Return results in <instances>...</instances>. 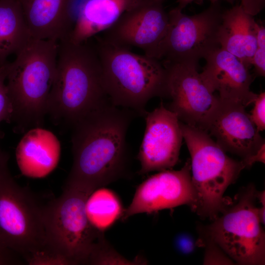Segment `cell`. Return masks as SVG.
<instances>
[{"label": "cell", "instance_id": "cell-2", "mask_svg": "<svg viewBox=\"0 0 265 265\" xmlns=\"http://www.w3.org/2000/svg\"><path fill=\"white\" fill-rule=\"evenodd\" d=\"M89 41V40H88ZM88 41L58 42L56 72L47 115L58 125L72 127L109 100L104 88L101 61Z\"/></svg>", "mask_w": 265, "mask_h": 265}, {"label": "cell", "instance_id": "cell-19", "mask_svg": "<svg viewBox=\"0 0 265 265\" xmlns=\"http://www.w3.org/2000/svg\"><path fill=\"white\" fill-rule=\"evenodd\" d=\"M257 24L240 4L223 11L218 32L220 47L235 56L248 68L251 66L257 48Z\"/></svg>", "mask_w": 265, "mask_h": 265}, {"label": "cell", "instance_id": "cell-5", "mask_svg": "<svg viewBox=\"0 0 265 265\" xmlns=\"http://www.w3.org/2000/svg\"><path fill=\"white\" fill-rule=\"evenodd\" d=\"M180 126L191 157V178L196 196L193 211L201 217L214 220L227 205L226 190L245 166L242 160L228 157L206 131L181 121Z\"/></svg>", "mask_w": 265, "mask_h": 265}, {"label": "cell", "instance_id": "cell-6", "mask_svg": "<svg viewBox=\"0 0 265 265\" xmlns=\"http://www.w3.org/2000/svg\"><path fill=\"white\" fill-rule=\"evenodd\" d=\"M93 191L65 185L61 195L43 207L47 243L71 265L87 264L92 252L105 238L87 215L86 202Z\"/></svg>", "mask_w": 265, "mask_h": 265}, {"label": "cell", "instance_id": "cell-20", "mask_svg": "<svg viewBox=\"0 0 265 265\" xmlns=\"http://www.w3.org/2000/svg\"><path fill=\"white\" fill-rule=\"evenodd\" d=\"M30 38L19 0H0V67Z\"/></svg>", "mask_w": 265, "mask_h": 265}, {"label": "cell", "instance_id": "cell-11", "mask_svg": "<svg viewBox=\"0 0 265 265\" xmlns=\"http://www.w3.org/2000/svg\"><path fill=\"white\" fill-rule=\"evenodd\" d=\"M161 0H146L124 13L101 37L112 45L130 49L136 47L155 58L168 23V13Z\"/></svg>", "mask_w": 265, "mask_h": 265}, {"label": "cell", "instance_id": "cell-10", "mask_svg": "<svg viewBox=\"0 0 265 265\" xmlns=\"http://www.w3.org/2000/svg\"><path fill=\"white\" fill-rule=\"evenodd\" d=\"M167 71L169 109L183 123L206 131L220 100L202 80L197 64L164 65Z\"/></svg>", "mask_w": 265, "mask_h": 265}, {"label": "cell", "instance_id": "cell-15", "mask_svg": "<svg viewBox=\"0 0 265 265\" xmlns=\"http://www.w3.org/2000/svg\"><path fill=\"white\" fill-rule=\"evenodd\" d=\"M245 108L220 101L206 129L222 149L241 159L255 154L265 143Z\"/></svg>", "mask_w": 265, "mask_h": 265}, {"label": "cell", "instance_id": "cell-26", "mask_svg": "<svg viewBox=\"0 0 265 265\" xmlns=\"http://www.w3.org/2000/svg\"><path fill=\"white\" fill-rule=\"evenodd\" d=\"M203 238L207 243L204 262L205 264H231L233 263L213 240L204 236H203Z\"/></svg>", "mask_w": 265, "mask_h": 265}, {"label": "cell", "instance_id": "cell-28", "mask_svg": "<svg viewBox=\"0 0 265 265\" xmlns=\"http://www.w3.org/2000/svg\"><path fill=\"white\" fill-rule=\"evenodd\" d=\"M240 5L247 14L255 16L264 9L265 0H240Z\"/></svg>", "mask_w": 265, "mask_h": 265}, {"label": "cell", "instance_id": "cell-9", "mask_svg": "<svg viewBox=\"0 0 265 265\" xmlns=\"http://www.w3.org/2000/svg\"><path fill=\"white\" fill-rule=\"evenodd\" d=\"M219 1H211L207 9L191 16L184 14L178 6L170 10L167 28L155 58L164 65L197 64L220 47L218 32L223 10Z\"/></svg>", "mask_w": 265, "mask_h": 265}, {"label": "cell", "instance_id": "cell-16", "mask_svg": "<svg viewBox=\"0 0 265 265\" xmlns=\"http://www.w3.org/2000/svg\"><path fill=\"white\" fill-rule=\"evenodd\" d=\"M80 0H19L30 37L59 42L68 38Z\"/></svg>", "mask_w": 265, "mask_h": 265}, {"label": "cell", "instance_id": "cell-7", "mask_svg": "<svg viewBox=\"0 0 265 265\" xmlns=\"http://www.w3.org/2000/svg\"><path fill=\"white\" fill-rule=\"evenodd\" d=\"M8 159L0 146V244L24 261L47 244L44 207L15 181Z\"/></svg>", "mask_w": 265, "mask_h": 265}, {"label": "cell", "instance_id": "cell-31", "mask_svg": "<svg viewBox=\"0 0 265 265\" xmlns=\"http://www.w3.org/2000/svg\"><path fill=\"white\" fill-rule=\"evenodd\" d=\"M265 144H263L259 150L252 156L244 159H241L245 168L250 167L255 162H261L265 163Z\"/></svg>", "mask_w": 265, "mask_h": 265}, {"label": "cell", "instance_id": "cell-13", "mask_svg": "<svg viewBox=\"0 0 265 265\" xmlns=\"http://www.w3.org/2000/svg\"><path fill=\"white\" fill-rule=\"evenodd\" d=\"M146 127L137 155L140 175L171 169L178 162L183 139L177 114L162 102L143 116Z\"/></svg>", "mask_w": 265, "mask_h": 265}, {"label": "cell", "instance_id": "cell-22", "mask_svg": "<svg viewBox=\"0 0 265 265\" xmlns=\"http://www.w3.org/2000/svg\"><path fill=\"white\" fill-rule=\"evenodd\" d=\"M137 259L130 261L120 255L106 239L102 240L94 250L89 259V265H137L144 263Z\"/></svg>", "mask_w": 265, "mask_h": 265}, {"label": "cell", "instance_id": "cell-23", "mask_svg": "<svg viewBox=\"0 0 265 265\" xmlns=\"http://www.w3.org/2000/svg\"><path fill=\"white\" fill-rule=\"evenodd\" d=\"M24 261L27 264L32 265H71L66 257L54 250L47 243L43 248L27 256Z\"/></svg>", "mask_w": 265, "mask_h": 265}, {"label": "cell", "instance_id": "cell-32", "mask_svg": "<svg viewBox=\"0 0 265 265\" xmlns=\"http://www.w3.org/2000/svg\"><path fill=\"white\" fill-rule=\"evenodd\" d=\"M203 1V0H177V1L178 2V7L181 8V9H183L184 7H185L188 4L191 3V2L193 1ZM211 1H216V0H210ZM225 1L228 3H230L231 4H233L234 2L236 1V0H222Z\"/></svg>", "mask_w": 265, "mask_h": 265}, {"label": "cell", "instance_id": "cell-14", "mask_svg": "<svg viewBox=\"0 0 265 265\" xmlns=\"http://www.w3.org/2000/svg\"><path fill=\"white\" fill-rule=\"evenodd\" d=\"M201 78L209 89L217 91L221 102L239 104L245 107L253 103L258 94L250 90L252 75L235 56L219 47L204 58Z\"/></svg>", "mask_w": 265, "mask_h": 265}, {"label": "cell", "instance_id": "cell-3", "mask_svg": "<svg viewBox=\"0 0 265 265\" xmlns=\"http://www.w3.org/2000/svg\"><path fill=\"white\" fill-rule=\"evenodd\" d=\"M58 42L30 38L7 63L6 85L18 132L41 127L47 115L54 81Z\"/></svg>", "mask_w": 265, "mask_h": 265}, {"label": "cell", "instance_id": "cell-18", "mask_svg": "<svg viewBox=\"0 0 265 265\" xmlns=\"http://www.w3.org/2000/svg\"><path fill=\"white\" fill-rule=\"evenodd\" d=\"M16 151L18 165L25 175L43 177L51 172L58 162L61 146L56 136L41 127L28 130Z\"/></svg>", "mask_w": 265, "mask_h": 265}, {"label": "cell", "instance_id": "cell-27", "mask_svg": "<svg viewBox=\"0 0 265 265\" xmlns=\"http://www.w3.org/2000/svg\"><path fill=\"white\" fill-rule=\"evenodd\" d=\"M253 103L250 118L257 129L263 131L265 129V93L258 94Z\"/></svg>", "mask_w": 265, "mask_h": 265}, {"label": "cell", "instance_id": "cell-1", "mask_svg": "<svg viewBox=\"0 0 265 265\" xmlns=\"http://www.w3.org/2000/svg\"><path fill=\"white\" fill-rule=\"evenodd\" d=\"M137 114L109 99L72 127L73 162L65 185L92 190L128 176L129 127Z\"/></svg>", "mask_w": 265, "mask_h": 265}, {"label": "cell", "instance_id": "cell-12", "mask_svg": "<svg viewBox=\"0 0 265 265\" xmlns=\"http://www.w3.org/2000/svg\"><path fill=\"white\" fill-rule=\"evenodd\" d=\"M196 196L193 186L190 162L179 170L159 171L148 178L137 188L133 198L122 215L125 220L141 213H150L186 205L193 210Z\"/></svg>", "mask_w": 265, "mask_h": 265}, {"label": "cell", "instance_id": "cell-21", "mask_svg": "<svg viewBox=\"0 0 265 265\" xmlns=\"http://www.w3.org/2000/svg\"><path fill=\"white\" fill-rule=\"evenodd\" d=\"M86 210L92 225L103 232L121 217L123 212L117 195L110 190L99 188L88 197Z\"/></svg>", "mask_w": 265, "mask_h": 265}, {"label": "cell", "instance_id": "cell-8", "mask_svg": "<svg viewBox=\"0 0 265 265\" xmlns=\"http://www.w3.org/2000/svg\"><path fill=\"white\" fill-rule=\"evenodd\" d=\"M256 192L253 185L244 189L236 202L227 205L201 232L239 265L265 263V235L255 204Z\"/></svg>", "mask_w": 265, "mask_h": 265}, {"label": "cell", "instance_id": "cell-24", "mask_svg": "<svg viewBox=\"0 0 265 265\" xmlns=\"http://www.w3.org/2000/svg\"><path fill=\"white\" fill-rule=\"evenodd\" d=\"M7 63L0 67V124L3 121L10 123L13 113L12 105L6 85Z\"/></svg>", "mask_w": 265, "mask_h": 265}, {"label": "cell", "instance_id": "cell-30", "mask_svg": "<svg viewBox=\"0 0 265 265\" xmlns=\"http://www.w3.org/2000/svg\"><path fill=\"white\" fill-rule=\"evenodd\" d=\"M176 246L183 253H189L194 248L192 239L188 236L182 235L177 238Z\"/></svg>", "mask_w": 265, "mask_h": 265}, {"label": "cell", "instance_id": "cell-25", "mask_svg": "<svg viewBox=\"0 0 265 265\" xmlns=\"http://www.w3.org/2000/svg\"><path fill=\"white\" fill-rule=\"evenodd\" d=\"M257 48L252 59L251 66L255 74L261 77L265 75V28L258 22L257 26Z\"/></svg>", "mask_w": 265, "mask_h": 265}, {"label": "cell", "instance_id": "cell-4", "mask_svg": "<svg viewBox=\"0 0 265 265\" xmlns=\"http://www.w3.org/2000/svg\"><path fill=\"white\" fill-rule=\"evenodd\" d=\"M103 83L111 103L143 116L154 97H168L167 71L158 59L96 39Z\"/></svg>", "mask_w": 265, "mask_h": 265}, {"label": "cell", "instance_id": "cell-17", "mask_svg": "<svg viewBox=\"0 0 265 265\" xmlns=\"http://www.w3.org/2000/svg\"><path fill=\"white\" fill-rule=\"evenodd\" d=\"M146 0H80L68 39L74 43L89 40L112 26L127 11Z\"/></svg>", "mask_w": 265, "mask_h": 265}, {"label": "cell", "instance_id": "cell-29", "mask_svg": "<svg viewBox=\"0 0 265 265\" xmlns=\"http://www.w3.org/2000/svg\"><path fill=\"white\" fill-rule=\"evenodd\" d=\"M21 258L18 254L0 244V265L19 264L21 263Z\"/></svg>", "mask_w": 265, "mask_h": 265}]
</instances>
